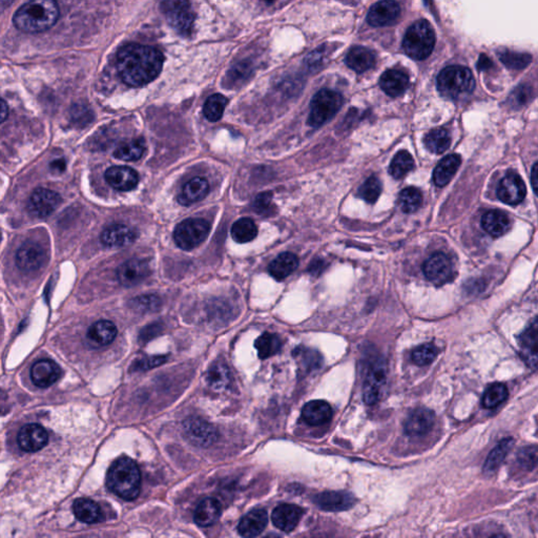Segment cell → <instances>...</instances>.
I'll list each match as a JSON object with an SVG mask.
<instances>
[{
    "label": "cell",
    "mask_w": 538,
    "mask_h": 538,
    "mask_svg": "<svg viewBox=\"0 0 538 538\" xmlns=\"http://www.w3.org/2000/svg\"><path fill=\"white\" fill-rule=\"evenodd\" d=\"M134 307L136 310H141V312H153L154 310H157L159 306V299L154 295H145V297L137 298L134 300Z\"/></svg>",
    "instance_id": "f5cc1de1"
},
{
    "label": "cell",
    "mask_w": 538,
    "mask_h": 538,
    "mask_svg": "<svg viewBox=\"0 0 538 538\" xmlns=\"http://www.w3.org/2000/svg\"><path fill=\"white\" fill-rule=\"evenodd\" d=\"M211 231V225L204 219L190 218L182 221L176 226L173 240L178 247L192 250L207 240Z\"/></svg>",
    "instance_id": "8992f818"
},
{
    "label": "cell",
    "mask_w": 538,
    "mask_h": 538,
    "mask_svg": "<svg viewBox=\"0 0 538 538\" xmlns=\"http://www.w3.org/2000/svg\"><path fill=\"white\" fill-rule=\"evenodd\" d=\"M381 90L391 97L402 95L409 85V78L405 73L398 70H388L379 79Z\"/></svg>",
    "instance_id": "83f0119b"
},
{
    "label": "cell",
    "mask_w": 538,
    "mask_h": 538,
    "mask_svg": "<svg viewBox=\"0 0 538 538\" xmlns=\"http://www.w3.org/2000/svg\"><path fill=\"white\" fill-rule=\"evenodd\" d=\"M451 138L445 128H435L425 137V145L433 154H443L449 149Z\"/></svg>",
    "instance_id": "ab89813d"
},
{
    "label": "cell",
    "mask_w": 538,
    "mask_h": 538,
    "mask_svg": "<svg viewBox=\"0 0 538 538\" xmlns=\"http://www.w3.org/2000/svg\"><path fill=\"white\" fill-rule=\"evenodd\" d=\"M160 10L171 27L180 33H188L194 23L190 0H159Z\"/></svg>",
    "instance_id": "ba28073f"
},
{
    "label": "cell",
    "mask_w": 538,
    "mask_h": 538,
    "mask_svg": "<svg viewBox=\"0 0 538 538\" xmlns=\"http://www.w3.org/2000/svg\"><path fill=\"white\" fill-rule=\"evenodd\" d=\"M165 357H149V359L142 360V361H138L136 363L137 370H147L151 368L159 366L160 364L164 363Z\"/></svg>",
    "instance_id": "9f6ffc18"
},
{
    "label": "cell",
    "mask_w": 538,
    "mask_h": 538,
    "mask_svg": "<svg viewBox=\"0 0 538 538\" xmlns=\"http://www.w3.org/2000/svg\"><path fill=\"white\" fill-rule=\"evenodd\" d=\"M209 192V184L205 178L195 177L190 179L182 188L178 197V202L181 205L194 204L203 200Z\"/></svg>",
    "instance_id": "cb8c5ba5"
},
{
    "label": "cell",
    "mask_w": 538,
    "mask_h": 538,
    "mask_svg": "<svg viewBox=\"0 0 538 538\" xmlns=\"http://www.w3.org/2000/svg\"><path fill=\"white\" fill-rule=\"evenodd\" d=\"M267 513L265 510H254L240 520L238 531L244 537H256L265 530L267 526Z\"/></svg>",
    "instance_id": "d4e9b609"
},
{
    "label": "cell",
    "mask_w": 538,
    "mask_h": 538,
    "mask_svg": "<svg viewBox=\"0 0 538 538\" xmlns=\"http://www.w3.org/2000/svg\"><path fill=\"white\" fill-rule=\"evenodd\" d=\"M269 2L274 1V0H267Z\"/></svg>",
    "instance_id": "03108f58"
},
{
    "label": "cell",
    "mask_w": 538,
    "mask_h": 538,
    "mask_svg": "<svg viewBox=\"0 0 538 538\" xmlns=\"http://www.w3.org/2000/svg\"><path fill=\"white\" fill-rule=\"evenodd\" d=\"M342 104L343 97L340 93L332 90H322L314 96L310 104L308 124L314 128H320L336 115Z\"/></svg>",
    "instance_id": "52a82bcc"
},
{
    "label": "cell",
    "mask_w": 538,
    "mask_h": 538,
    "mask_svg": "<svg viewBox=\"0 0 538 538\" xmlns=\"http://www.w3.org/2000/svg\"><path fill=\"white\" fill-rule=\"evenodd\" d=\"M159 332V325L149 326V327L145 328V330L141 331L140 340L142 341V342H147V341L151 340V338H154V336H157Z\"/></svg>",
    "instance_id": "680465c9"
},
{
    "label": "cell",
    "mask_w": 538,
    "mask_h": 538,
    "mask_svg": "<svg viewBox=\"0 0 538 538\" xmlns=\"http://www.w3.org/2000/svg\"><path fill=\"white\" fill-rule=\"evenodd\" d=\"M423 271L426 278L437 286L451 282L456 276L451 259L443 252L432 255L424 263Z\"/></svg>",
    "instance_id": "30bf717a"
},
{
    "label": "cell",
    "mask_w": 538,
    "mask_h": 538,
    "mask_svg": "<svg viewBox=\"0 0 538 538\" xmlns=\"http://www.w3.org/2000/svg\"><path fill=\"white\" fill-rule=\"evenodd\" d=\"M221 516V506L220 503L215 499H203L198 507L196 508V511L194 514V520L199 527L213 526Z\"/></svg>",
    "instance_id": "f546056e"
},
{
    "label": "cell",
    "mask_w": 538,
    "mask_h": 538,
    "mask_svg": "<svg viewBox=\"0 0 538 538\" xmlns=\"http://www.w3.org/2000/svg\"><path fill=\"white\" fill-rule=\"evenodd\" d=\"M248 71H250V66H246V64H239L231 71V78L233 81L242 80L250 75Z\"/></svg>",
    "instance_id": "6f0895ef"
},
{
    "label": "cell",
    "mask_w": 538,
    "mask_h": 538,
    "mask_svg": "<svg viewBox=\"0 0 538 538\" xmlns=\"http://www.w3.org/2000/svg\"><path fill=\"white\" fill-rule=\"evenodd\" d=\"M207 381L213 389H227L231 384V374L226 364L223 362L213 364L207 374Z\"/></svg>",
    "instance_id": "74e56055"
},
{
    "label": "cell",
    "mask_w": 538,
    "mask_h": 538,
    "mask_svg": "<svg viewBox=\"0 0 538 538\" xmlns=\"http://www.w3.org/2000/svg\"><path fill=\"white\" fill-rule=\"evenodd\" d=\"M531 184L535 194L538 196V162L533 166L532 173H531Z\"/></svg>",
    "instance_id": "91938a15"
},
{
    "label": "cell",
    "mask_w": 538,
    "mask_h": 538,
    "mask_svg": "<svg viewBox=\"0 0 538 538\" xmlns=\"http://www.w3.org/2000/svg\"><path fill=\"white\" fill-rule=\"evenodd\" d=\"M323 265L324 262H318V261H317V262H314V264H312V267H310V271H312L314 274H316V272L318 274V272H320L319 271V269H324Z\"/></svg>",
    "instance_id": "e7e4bbea"
},
{
    "label": "cell",
    "mask_w": 538,
    "mask_h": 538,
    "mask_svg": "<svg viewBox=\"0 0 538 538\" xmlns=\"http://www.w3.org/2000/svg\"><path fill=\"white\" fill-rule=\"evenodd\" d=\"M526 184L522 178L515 173H510L499 182L497 188V197L506 204L518 205L524 201L526 197Z\"/></svg>",
    "instance_id": "5bb4252c"
},
{
    "label": "cell",
    "mask_w": 538,
    "mask_h": 538,
    "mask_svg": "<svg viewBox=\"0 0 538 538\" xmlns=\"http://www.w3.org/2000/svg\"><path fill=\"white\" fill-rule=\"evenodd\" d=\"M435 415L427 408H417L409 415L405 422V433L409 436H423L434 425Z\"/></svg>",
    "instance_id": "d6986e66"
},
{
    "label": "cell",
    "mask_w": 538,
    "mask_h": 538,
    "mask_svg": "<svg viewBox=\"0 0 538 538\" xmlns=\"http://www.w3.org/2000/svg\"><path fill=\"white\" fill-rule=\"evenodd\" d=\"M298 265L299 260L295 255L283 252L270 263L269 274L276 280H284L297 269Z\"/></svg>",
    "instance_id": "e575fe53"
},
{
    "label": "cell",
    "mask_w": 538,
    "mask_h": 538,
    "mask_svg": "<svg viewBox=\"0 0 538 538\" xmlns=\"http://www.w3.org/2000/svg\"><path fill=\"white\" fill-rule=\"evenodd\" d=\"M72 117L76 123H89L92 119V113L85 106H75L72 109Z\"/></svg>",
    "instance_id": "db71d44e"
},
{
    "label": "cell",
    "mask_w": 538,
    "mask_h": 538,
    "mask_svg": "<svg viewBox=\"0 0 538 538\" xmlns=\"http://www.w3.org/2000/svg\"><path fill=\"white\" fill-rule=\"evenodd\" d=\"M118 334L115 324L111 321H98L90 327L87 338L93 344L98 346H106L114 342Z\"/></svg>",
    "instance_id": "d6a6232c"
},
{
    "label": "cell",
    "mask_w": 538,
    "mask_h": 538,
    "mask_svg": "<svg viewBox=\"0 0 538 538\" xmlns=\"http://www.w3.org/2000/svg\"><path fill=\"white\" fill-rule=\"evenodd\" d=\"M8 115V104L4 100H1V122L4 123L6 121V117Z\"/></svg>",
    "instance_id": "94428289"
},
{
    "label": "cell",
    "mask_w": 538,
    "mask_h": 538,
    "mask_svg": "<svg viewBox=\"0 0 538 538\" xmlns=\"http://www.w3.org/2000/svg\"><path fill=\"white\" fill-rule=\"evenodd\" d=\"M182 429L185 439L197 447H209L218 439L216 428L200 417H188L183 422Z\"/></svg>",
    "instance_id": "9c48e42d"
},
{
    "label": "cell",
    "mask_w": 538,
    "mask_h": 538,
    "mask_svg": "<svg viewBox=\"0 0 538 538\" xmlns=\"http://www.w3.org/2000/svg\"><path fill=\"white\" fill-rule=\"evenodd\" d=\"M302 417L308 425H324L331 420L332 409L324 401H312L304 406Z\"/></svg>",
    "instance_id": "f1b7e54d"
},
{
    "label": "cell",
    "mask_w": 538,
    "mask_h": 538,
    "mask_svg": "<svg viewBox=\"0 0 538 538\" xmlns=\"http://www.w3.org/2000/svg\"><path fill=\"white\" fill-rule=\"evenodd\" d=\"M386 383V367L381 360H377L368 367L364 381L363 398L368 405L376 404L381 398V389Z\"/></svg>",
    "instance_id": "7c38bea8"
},
{
    "label": "cell",
    "mask_w": 538,
    "mask_h": 538,
    "mask_svg": "<svg viewBox=\"0 0 538 538\" xmlns=\"http://www.w3.org/2000/svg\"><path fill=\"white\" fill-rule=\"evenodd\" d=\"M514 441L511 437H508V439L499 441L496 447L490 452L488 458H487L486 463L484 465V472L493 473L495 470H497L499 466L503 464L505 458H507L508 453L511 450Z\"/></svg>",
    "instance_id": "d590c367"
},
{
    "label": "cell",
    "mask_w": 538,
    "mask_h": 538,
    "mask_svg": "<svg viewBox=\"0 0 538 538\" xmlns=\"http://www.w3.org/2000/svg\"><path fill=\"white\" fill-rule=\"evenodd\" d=\"M295 355L298 357V361L304 366L305 369H317L321 365V357L316 351L298 348L295 351Z\"/></svg>",
    "instance_id": "f907efd6"
},
{
    "label": "cell",
    "mask_w": 538,
    "mask_h": 538,
    "mask_svg": "<svg viewBox=\"0 0 538 538\" xmlns=\"http://www.w3.org/2000/svg\"><path fill=\"white\" fill-rule=\"evenodd\" d=\"M489 64H491V61L489 60V58L484 57V56H482L481 59H479V68H481V70H483V68H488Z\"/></svg>",
    "instance_id": "be15d7a7"
},
{
    "label": "cell",
    "mask_w": 538,
    "mask_h": 538,
    "mask_svg": "<svg viewBox=\"0 0 538 538\" xmlns=\"http://www.w3.org/2000/svg\"><path fill=\"white\" fill-rule=\"evenodd\" d=\"M257 350H258L260 359H269L272 355H276L282 348V341L276 334H263L258 340L256 341Z\"/></svg>",
    "instance_id": "60d3db41"
},
{
    "label": "cell",
    "mask_w": 538,
    "mask_h": 538,
    "mask_svg": "<svg viewBox=\"0 0 538 538\" xmlns=\"http://www.w3.org/2000/svg\"><path fill=\"white\" fill-rule=\"evenodd\" d=\"M226 106V97L221 95V94H215V95H212L205 102L203 114L209 121L216 122L222 118Z\"/></svg>",
    "instance_id": "ee69618b"
},
{
    "label": "cell",
    "mask_w": 538,
    "mask_h": 538,
    "mask_svg": "<svg viewBox=\"0 0 538 538\" xmlns=\"http://www.w3.org/2000/svg\"><path fill=\"white\" fill-rule=\"evenodd\" d=\"M437 355V349L434 345L425 344L417 347L412 353V361L417 365L426 366L429 365L434 361Z\"/></svg>",
    "instance_id": "c3c4849f"
},
{
    "label": "cell",
    "mask_w": 538,
    "mask_h": 538,
    "mask_svg": "<svg viewBox=\"0 0 538 538\" xmlns=\"http://www.w3.org/2000/svg\"><path fill=\"white\" fill-rule=\"evenodd\" d=\"M51 166H52L53 169H57V171H63V169H66V162H64L63 160H55L54 162H52Z\"/></svg>",
    "instance_id": "6125c7cd"
},
{
    "label": "cell",
    "mask_w": 538,
    "mask_h": 538,
    "mask_svg": "<svg viewBox=\"0 0 538 538\" xmlns=\"http://www.w3.org/2000/svg\"><path fill=\"white\" fill-rule=\"evenodd\" d=\"M314 503L325 511L340 512L353 508L355 506V499L353 495L347 492L328 491V492L316 495Z\"/></svg>",
    "instance_id": "44dd1931"
},
{
    "label": "cell",
    "mask_w": 538,
    "mask_h": 538,
    "mask_svg": "<svg viewBox=\"0 0 538 538\" xmlns=\"http://www.w3.org/2000/svg\"><path fill=\"white\" fill-rule=\"evenodd\" d=\"M499 57L506 66L513 68V70H522V68H526L532 59L531 55L526 54V53L512 52V51L508 50L499 52Z\"/></svg>",
    "instance_id": "bcb514c9"
},
{
    "label": "cell",
    "mask_w": 538,
    "mask_h": 538,
    "mask_svg": "<svg viewBox=\"0 0 538 538\" xmlns=\"http://www.w3.org/2000/svg\"><path fill=\"white\" fill-rule=\"evenodd\" d=\"M522 355L531 367H538V319L520 336Z\"/></svg>",
    "instance_id": "484cf974"
},
{
    "label": "cell",
    "mask_w": 538,
    "mask_h": 538,
    "mask_svg": "<svg viewBox=\"0 0 538 538\" xmlns=\"http://www.w3.org/2000/svg\"><path fill=\"white\" fill-rule=\"evenodd\" d=\"M482 226L489 235L499 238L509 231L511 227V221L507 214L503 212L492 209V211L487 212L482 218Z\"/></svg>",
    "instance_id": "4dcf8cb0"
},
{
    "label": "cell",
    "mask_w": 538,
    "mask_h": 538,
    "mask_svg": "<svg viewBox=\"0 0 538 538\" xmlns=\"http://www.w3.org/2000/svg\"><path fill=\"white\" fill-rule=\"evenodd\" d=\"M48 260L46 250L36 242L23 244L16 252V264L25 272H35L42 269Z\"/></svg>",
    "instance_id": "8fae6325"
},
{
    "label": "cell",
    "mask_w": 538,
    "mask_h": 538,
    "mask_svg": "<svg viewBox=\"0 0 538 538\" xmlns=\"http://www.w3.org/2000/svg\"><path fill=\"white\" fill-rule=\"evenodd\" d=\"M106 484L114 494L124 501H134L141 489V472L132 458H118L109 469Z\"/></svg>",
    "instance_id": "3957f363"
},
{
    "label": "cell",
    "mask_w": 538,
    "mask_h": 538,
    "mask_svg": "<svg viewBox=\"0 0 538 538\" xmlns=\"http://www.w3.org/2000/svg\"><path fill=\"white\" fill-rule=\"evenodd\" d=\"M415 167V160L407 151H401L390 163L389 173L394 179H402Z\"/></svg>",
    "instance_id": "b9f144b4"
},
{
    "label": "cell",
    "mask_w": 538,
    "mask_h": 538,
    "mask_svg": "<svg viewBox=\"0 0 538 538\" xmlns=\"http://www.w3.org/2000/svg\"><path fill=\"white\" fill-rule=\"evenodd\" d=\"M437 90L446 98L458 99L472 93L475 77L468 68L450 66L441 71L436 79Z\"/></svg>",
    "instance_id": "277c9868"
},
{
    "label": "cell",
    "mask_w": 538,
    "mask_h": 538,
    "mask_svg": "<svg viewBox=\"0 0 538 538\" xmlns=\"http://www.w3.org/2000/svg\"><path fill=\"white\" fill-rule=\"evenodd\" d=\"M508 394L507 386L501 383L493 384L484 393L483 406L488 409L495 408L507 400Z\"/></svg>",
    "instance_id": "f6af8a7d"
},
{
    "label": "cell",
    "mask_w": 538,
    "mask_h": 538,
    "mask_svg": "<svg viewBox=\"0 0 538 538\" xmlns=\"http://www.w3.org/2000/svg\"><path fill=\"white\" fill-rule=\"evenodd\" d=\"M435 46V34L427 20L413 23L403 40L405 52L415 60L429 57Z\"/></svg>",
    "instance_id": "5b68a950"
},
{
    "label": "cell",
    "mask_w": 538,
    "mask_h": 538,
    "mask_svg": "<svg viewBox=\"0 0 538 538\" xmlns=\"http://www.w3.org/2000/svg\"><path fill=\"white\" fill-rule=\"evenodd\" d=\"M460 162L462 159L458 155H449L444 158L433 171V181L435 185L439 188L447 185L460 169Z\"/></svg>",
    "instance_id": "1f68e13d"
},
{
    "label": "cell",
    "mask_w": 538,
    "mask_h": 538,
    "mask_svg": "<svg viewBox=\"0 0 538 538\" xmlns=\"http://www.w3.org/2000/svg\"><path fill=\"white\" fill-rule=\"evenodd\" d=\"M61 203V197L48 188H37L31 195L27 203L30 213L38 218H47L58 209Z\"/></svg>",
    "instance_id": "4fadbf2b"
},
{
    "label": "cell",
    "mask_w": 538,
    "mask_h": 538,
    "mask_svg": "<svg viewBox=\"0 0 538 538\" xmlns=\"http://www.w3.org/2000/svg\"><path fill=\"white\" fill-rule=\"evenodd\" d=\"M518 462L522 469L532 470L538 466V447L537 446H529L522 448L518 454Z\"/></svg>",
    "instance_id": "681fc988"
},
{
    "label": "cell",
    "mask_w": 538,
    "mask_h": 538,
    "mask_svg": "<svg viewBox=\"0 0 538 538\" xmlns=\"http://www.w3.org/2000/svg\"><path fill=\"white\" fill-rule=\"evenodd\" d=\"M272 194L267 192L259 194L252 202V209L258 214H269L272 211L271 204Z\"/></svg>",
    "instance_id": "816d5d0a"
},
{
    "label": "cell",
    "mask_w": 538,
    "mask_h": 538,
    "mask_svg": "<svg viewBox=\"0 0 538 538\" xmlns=\"http://www.w3.org/2000/svg\"><path fill=\"white\" fill-rule=\"evenodd\" d=\"M60 376L61 369L52 360H39L31 368L32 381L39 388L51 387L59 379Z\"/></svg>",
    "instance_id": "ffe728a7"
},
{
    "label": "cell",
    "mask_w": 538,
    "mask_h": 538,
    "mask_svg": "<svg viewBox=\"0 0 538 538\" xmlns=\"http://www.w3.org/2000/svg\"><path fill=\"white\" fill-rule=\"evenodd\" d=\"M258 236V227L250 218L236 221L231 227V237L238 243H248Z\"/></svg>",
    "instance_id": "8d00e7d4"
},
{
    "label": "cell",
    "mask_w": 538,
    "mask_h": 538,
    "mask_svg": "<svg viewBox=\"0 0 538 538\" xmlns=\"http://www.w3.org/2000/svg\"><path fill=\"white\" fill-rule=\"evenodd\" d=\"M151 274L149 264L142 259H130L117 269V278L124 287L140 284Z\"/></svg>",
    "instance_id": "9a60e30c"
},
{
    "label": "cell",
    "mask_w": 538,
    "mask_h": 538,
    "mask_svg": "<svg viewBox=\"0 0 538 538\" xmlns=\"http://www.w3.org/2000/svg\"><path fill=\"white\" fill-rule=\"evenodd\" d=\"M59 18V8L55 0H30L15 13V27L25 33L48 31Z\"/></svg>",
    "instance_id": "7a4b0ae2"
},
{
    "label": "cell",
    "mask_w": 538,
    "mask_h": 538,
    "mask_svg": "<svg viewBox=\"0 0 538 538\" xmlns=\"http://www.w3.org/2000/svg\"><path fill=\"white\" fill-rule=\"evenodd\" d=\"M134 229L124 224H113L106 227L100 236L102 243L109 247H124L130 245L136 240Z\"/></svg>",
    "instance_id": "603a6c76"
},
{
    "label": "cell",
    "mask_w": 538,
    "mask_h": 538,
    "mask_svg": "<svg viewBox=\"0 0 538 538\" xmlns=\"http://www.w3.org/2000/svg\"><path fill=\"white\" fill-rule=\"evenodd\" d=\"M77 520L85 524L93 525L104 522V514L96 501L89 499H78L73 505Z\"/></svg>",
    "instance_id": "4316f807"
},
{
    "label": "cell",
    "mask_w": 538,
    "mask_h": 538,
    "mask_svg": "<svg viewBox=\"0 0 538 538\" xmlns=\"http://www.w3.org/2000/svg\"><path fill=\"white\" fill-rule=\"evenodd\" d=\"M303 510L295 505L283 503L272 512V522L276 528L284 532H291L299 525Z\"/></svg>",
    "instance_id": "7402d4cb"
},
{
    "label": "cell",
    "mask_w": 538,
    "mask_h": 538,
    "mask_svg": "<svg viewBox=\"0 0 538 538\" xmlns=\"http://www.w3.org/2000/svg\"><path fill=\"white\" fill-rule=\"evenodd\" d=\"M106 182L119 192H130L138 185L139 176L128 166H111L104 175Z\"/></svg>",
    "instance_id": "ac0fdd59"
},
{
    "label": "cell",
    "mask_w": 538,
    "mask_h": 538,
    "mask_svg": "<svg viewBox=\"0 0 538 538\" xmlns=\"http://www.w3.org/2000/svg\"><path fill=\"white\" fill-rule=\"evenodd\" d=\"M19 447L25 452H37L48 444L49 434L38 424H27L19 430L17 435Z\"/></svg>",
    "instance_id": "2e32d148"
},
{
    "label": "cell",
    "mask_w": 538,
    "mask_h": 538,
    "mask_svg": "<svg viewBox=\"0 0 538 538\" xmlns=\"http://www.w3.org/2000/svg\"><path fill=\"white\" fill-rule=\"evenodd\" d=\"M145 152V142L143 139H135L128 142L122 143L116 149L114 156L122 161H137L142 157Z\"/></svg>",
    "instance_id": "f35d334b"
},
{
    "label": "cell",
    "mask_w": 538,
    "mask_h": 538,
    "mask_svg": "<svg viewBox=\"0 0 538 538\" xmlns=\"http://www.w3.org/2000/svg\"><path fill=\"white\" fill-rule=\"evenodd\" d=\"M376 63L374 53L364 47H355L346 56V64L357 73L370 70Z\"/></svg>",
    "instance_id": "836d02e7"
},
{
    "label": "cell",
    "mask_w": 538,
    "mask_h": 538,
    "mask_svg": "<svg viewBox=\"0 0 538 538\" xmlns=\"http://www.w3.org/2000/svg\"><path fill=\"white\" fill-rule=\"evenodd\" d=\"M530 97V90L527 87H520L512 94V104L514 106H522Z\"/></svg>",
    "instance_id": "11a10c76"
},
{
    "label": "cell",
    "mask_w": 538,
    "mask_h": 538,
    "mask_svg": "<svg viewBox=\"0 0 538 538\" xmlns=\"http://www.w3.org/2000/svg\"><path fill=\"white\" fill-rule=\"evenodd\" d=\"M423 203L422 192L415 188H404L398 195V204L404 213H415Z\"/></svg>",
    "instance_id": "7bdbcfd3"
},
{
    "label": "cell",
    "mask_w": 538,
    "mask_h": 538,
    "mask_svg": "<svg viewBox=\"0 0 538 538\" xmlns=\"http://www.w3.org/2000/svg\"><path fill=\"white\" fill-rule=\"evenodd\" d=\"M401 8L394 0H381L372 6L367 21L372 27H386L391 25L400 16Z\"/></svg>",
    "instance_id": "e0dca14e"
},
{
    "label": "cell",
    "mask_w": 538,
    "mask_h": 538,
    "mask_svg": "<svg viewBox=\"0 0 538 538\" xmlns=\"http://www.w3.org/2000/svg\"><path fill=\"white\" fill-rule=\"evenodd\" d=\"M164 57L158 49L143 44H126L117 55V68L122 81L130 87H142L155 80L162 71Z\"/></svg>",
    "instance_id": "6da1fadb"
},
{
    "label": "cell",
    "mask_w": 538,
    "mask_h": 538,
    "mask_svg": "<svg viewBox=\"0 0 538 538\" xmlns=\"http://www.w3.org/2000/svg\"><path fill=\"white\" fill-rule=\"evenodd\" d=\"M381 181H379L377 177H374V176H372V177L368 178V179L362 184L361 188H359L357 195H359L360 198L363 199L366 202L370 203V204H374V203L377 202L379 197L381 196Z\"/></svg>",
    "instance_id": "7dc6e473"
}]
</instances>
